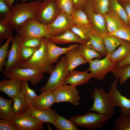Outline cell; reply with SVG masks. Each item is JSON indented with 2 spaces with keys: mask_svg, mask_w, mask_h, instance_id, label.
Wrapping results in <instances>:
<instances>
[{
  "mask_svg": "<svg viewBox=\"0 0 130 130\" xmlns=\"http://www.w3.org/2000/svg\"><path fill=\"white\" fill-rule=\"evenodd\" d=\"M13 37V35L11 36L5 43L0 48V71L3 72V67L5 66L6 58H7L9 51L8 49L9 44Z\"/></svg>",
  "mask_w": 130,
  "mask_h": 130,
  "instance_id": "40",
  "label": "cell"
},
{
  "mask_svg": "<svg viewBox=\"0 0 130 130\" xmlns=\"http://www.w3.org/2000/svg\"><path fill=\"white\" fill-rule=\"evenodd\" d=\"M91 96L94 103L87 111H94L111 118L114 113L115 106L110 94L105 92L103 88L96 87L92 91Z\"/></svg>",
  "mask_w": 130,
  "mask_h": 130,
  "instance_id": "2",
  "label": "cell"
},
{
  "mask_svg": "<svg viewBox=\"0 0 130 130\" xmlns=\"http://www.w3.org/2000/svg\"><path fill=\"white\" fill-rule=\"evenodd\" d=\"M123 5L127 17L128 25L130 27V2L123 3Z\"/></svg>",
  "mask_w": 130,
  "mask_h": 130,
  "instance_id": "48",
  "label": "cell"
},
{
  "mask_svg": "<svg viewBox=\"0 0 130 130\" xmlns=\"http://www.w3.org/2000/svg\"><path fill=\"white\" fill-rule=\"evenodd\" d=\"M14 101L12 108L16 114H19L26 111L28 107L25 96L21 90L12 99Z\"/></svg>",
  "mask_w": 130,
  "mask_h": 130,
  "instance_id": "29",
  "label": "cell"
},
{
  "mask_svg": "<svg viewBox=\"0 0 130 130\" xmlns=\"http://www.w3.org/2000/svg\"><path fill=\"white\" fill-rule=\"evenodd\" d=\"M77 48L81 56L88 63L94 58L101 59L103 57L99 53L86 43L80 44Z\"/></svg>",
  "mask_w": 130,
  "mask_h": 130,
  "instance_id": "30",
  "label": "cell"
},
{
  "mask_svg": "<svg viewBox=\"0 0 130 130\" xmlns=\"http://www.w3.org/2000/svg\"><path fill=\"white\" fill-rule=\"evenodd\" d=\"M27 111L32 116L44 123L53 124L56 118V111L51 108L47 110H41L31 105L28 107Z\"/></svg>",
  "mask_w": 130,
  "mask_h": 130,
  "instance_id": "19",
  "label": "cell"
},
{
  "mask_svg": "<svg viewBox=\"0 0 130 130\" xmlns=\"http://www.w3.org/2000/svg\"><path fill=\"white\" fill-rule=\"evenodd\" d=\"M118 79L113 82L110 85L109 93L110 94L115 106L119 107L121 115L124 116H130V99L123 95L117 88Z\"/></svg>",
  "mask_w": 130,
  "mask_h": 130,
  "instance_id": "15",
  "label": "cell"
},
{
  "mask_svg": "<svg viewBox=\"0 0 130 130\" xmlns=\"http://www.w3.org/2000/svg\"><path fill=\"white\" fill-rule=\"evenodd\" d=\"M49 0H43V1H47Z\"/></svg>",
  "mask_w": 130,
  "mask_h": 130,
  "instance_id": "52",
  "label": "cell"
},
{
  "mask_svg": "<svg viewBox=\"0 0 130 130\" xmlns=\"http://www.w3.org/2000/svg\"><path fill=\"white\" fill-rule=\"evenodd\" d=\"M92 2L93 0H88L83 10L95 32L102 35L107 34L108 31L103 15L94 12Z\"/></svg>",
  "mask_w": 130,
  "mask_h": 130,
  "instance_id": "12",
  "label": "cell"
},
{
  "mask_svg": "<svg viewBox=\"0 0 130 130\" xmlns=\"http://www.w3.org/2000/svg\"><path fill=\"white\" fill-rule=\"evenodd\" d=\"M21 40L17 33L12 39L11 47L3 70L4 75L11 69L19 65L22 63L20 54Z\"/></svg>",
  "mask_w": 130,
  "mask_h": 130,
  "instance_id": "14",
  "label": "cell"
},
{
  "mask_svg": "<svg viewBox=\"0 0 130 130\" xmlns=\"http://www.w3.org/2000/svg\"><path fill=\"white\" fill-rule=\"evenodd\" d=\"M21 80L16 79H4L0 81V91L13 98L21 91Z\"/></svg>",
  "mask_w": 130,
  "mask_h": 130,
  "instance_id": "21",
  "label": "cell"
},
{
  "mask_svg": "<svg viewBox=\"0 0 130 130\" xmlns=\"http://www.w3.org/2000/svg\"><path fill=\"white\" fill-rule=\"evenodd\" d=\"M28 0H21L22 3H24Z\"/></svg>",
  "mask_w": 130,
  "mask_h": 130,
  "instance_id": "51",
  "label": "cell"
},
{
  "mask_svg": "<svg viewBox=\"0 0 130 130\" xmlns=\"http://www.w3.org/2000/svg\"><path fill=\"white\" fill-rule=\"evenodd\" d=\"M14 29L9 22V17L3 18L0 20V39L1 43L3 39L7 40L12 35Z\"/></svg>",
  "mask_w": 130,
  "mask_h": 130,
  "instance_id": "33",
  "label": "cell"
},
{
  "mask_svg": "<svg viewBox=\"0 0 130 130\" xmlns=\"http://www.w3.org/2000/svg\"><path fill=\"white\" fill-rule=\"evenodd\" d=\"M46 45L48 57L50 63L53 65L58 62V59L61 55L65 54L70 50L77 48L79 44H72L66 47H61L57 46L46 38Z\"/></svg>",
  "mask_w": 130,
  "mask_h": 130,
  "instance_id": "16",
  "label": "cell"
},
{
  "mask_svg": "<svg viewBox=\"0 0 130 130\" xmlns=\"http://www.w3.org/2000/svg\"><path fill=\"white\" fill-rule=\"evenodd\" d=\"M55 103L67 102L75 106L79 105L81 98L76 87L71 85L63 84L52 91Z\"/></svg>",
  "mask_w": 130,
  "mask_h": 130,
  "instance_id": "9",
  "label": "cell"
},
{
  "mask_svg": "<svg viewBox=\"0 0 130 130\" xmlns=\"http://www.w3.org/2000/svg\"><path fill=\"white\" fill-rule=\"evenodd\" d=\"M46 38H28L21 39V46L23 47H39Z\"/></svg>",
  "mask_w": 130,
  "mask_h": 130,
  "instance_id": "39",
  "label": "cell"
},
{
  "mask_svg": "<svg viewBox=\"0 0 130 130\" xmlns=\"http://www.w3.org/2000/svg\"><path fill=\"white\" fill-rule=\"evenodd\" d=\"M13 100L6 99L0 96V117L2 119L10 121L16 115L12 104Z\"/></svg>",
  "mask_w": 130,
  "mask_h": 130,
  "instance_id": "26",
  "label": "cell"
},
{
  "mask_svg": "<svg viewBox=\"0 0 130 130\" xmlns=\"http://www.w3.org/2000/svg\"><path fill=\"white\" fill-rule=\"evenodd\" d=\"M109 9L115 12L126 25L129 26L127 17L123 7L118 0H109Z\"/></svg>",
  "mask_w": 130,
  "mask_h": 130,
  "instance_id": "32",
  "label": "cell"
},
{
  "mask_svg": "<svg viewBox=\"0 0 130 130\" xmlns=\"http://www.w3.org/2000/svg\"><path fill=\"white\" fill-rule=\"evenodd\" d=\"M119 1L120 2L123 4L127 2H130V0H119Z\"/></svg>",
  "mask_w": 130,
  "mask_h": 130,
  "instance_id": "50",
  "label": "cell"
},
{
  "mask_svg": "<svg viewBox=\"0 0 130 130\" xmlns=\"http://www.w3.org/2000/svg\"><path fill=\"white\" fill-rule=\"evenodd\" d=\"M8 6L10 8L13 5L15 0H4Z\"/></svg>",
  "mask_w": 130,
  "mask_h": 130,
  "instance_id": "49",
  "label": "cell"
},
{
  "mask_svg": "<svg viewBox=\"0 0 130 130\" xmlns=\"http://www.w3.org/2000/svg\"><path fill=\"white\" fill-rule=\"evenodd\" d=\"M0 130H17L15 126L10 121L0 119Z\"/></svg>",
  "mask_w": 130,
  "mask_h": 130,
  "instance_id": "45",
  "label": "cell"
},
{
  "mask_svg": "<svg viewBox=\"0 0 130 130\" xmlns=\"http://www.w3.org/2000/svg\"><path fill=\"white\" fill-rule=\"evenodd\" d=\"M111 130H130V116L118 117Z\"/></svg>",
  "mask_w": 130,
  "mask_h": 130,
  "instance_id": "37",
  "label": "cell"
},
{
  "mask_svg": "<svg viewBox=\"0 0 130 130\" xmlns=\"http://www.w3.org/2000/svg\"><path fill=\"white\" fill-rule=\"evenodd\" d=\"M68 72L66 67V58L64 56L54 68L46 84L39 90L41 91H52L64 84V79Z\"/></svg>",
  "mask_w": 130,
  "mask_h": 130,
  "instance_id": "6",
  "label": "cell"
},
{
  "mask_svg": "<svg viewBox=\"0 0 130 130\" xmlns=\"http://www.w3.org/2000/svg\"><path fill=\"white\" fill-rule=\"evenodd\" d=\"M12 14V10L4 0H0V17L3 18L10 17Z\"/></svg>",
  "mask_w": 130,
  "mask_h": 130,
  "instance_id": "44",
  "label": "cell"
},
{
  "mask_svg": "<svg viewBox=\"0 0 130 130\" xmlns=\"http://www.w3.org/2000/svg\"><path fill=\"white\" fill-rule=\"evenodd\" d=\"M46 38L28 61L19 65L22 68L33 69L44 73L51 74L54 69V65L50 63L47 54Z\"/></svg>",
  "mask_w": 130,
  "mask_h": 130,
  "instance_id": "3",
  "label": "cell"
},
{
  "mask_svg": "<svg viewBox=\"0 0 130 130\" xmlns=\"http://www.w3.org/2000/svg\"><path fill=\"white\" fill-rule=\"evenodd\" d=\"M116 79L119 80L122 85L130 78V64L118 68H114L111 71Z\"/></svg>",
  "mask_w": 130,
  "mask_h": 130,
  "instance_id": "34",
  "label": "cell"
},
{
  "mask_svg": "<svg viewBox=\"0 0 130 130\" xmlns=\"http://www.w3.org/2000/svg\"><path fill=\"white\" fill-rule=\"evenodd\" d=\"M74 8L83 10L88 0H72Z\"/></svg>",
  "mask_w": 130,
  "mask_h": 130,
  "instance_id": "46",
  "label": "cell"
},
{
  "mask_svg": "<svg viewBox=\"0 0 130 130\" xmlns=\"http://www.w3.org/2000/svg\"><path fill=\"white\" fill-rule=\"evenodd\" d=\"M65 56L66 67L69 71L74 69L81 64L88 63L81 56L77 47L68 51Z\"/></svg>",
  "mask_w": 130,
  "mask_h": 130,
  "instance_id": "22",
  "label": "cell"
},
{
  "mask_svg": "<svg viewBox=\"0 0 130 130\" xmlns=\"http://www.w3.org/2000/svg\"><path fill=\"white\" fill-rule=\"evenodd\" d=\"M28 81H21V90L23 91L25 98L26 104L28 106L32 105L35 98L37 96L34 90L29 88Z\"/></svg>",
  "mask_w": 130,
  "mask_h": 130,
  "instance_id": "36",
  "label": "cell"
},
{
  "mask_svg": "<svg viewBox=\"0 0 130 130\" xmlns=\"http://www.w3.org/2000/svg\"><path fill=\"white\" fill-rule=\"evenodd\" d=\"M103 15L106 22L108 33H112L126 25L114 12L109 10Z\"/></svg>",
  "mask_w": 130,
  "mask_h": 130,
  "instance_id": "23",
  "label": "cell"
},
{
  "mask_svg": "<svg viewBox=\"0 0 130 130\" xmlns=\"http://www.w3.org/2000/svg\"><path fill=\"white\" fill-rule=\"evenodd\" d=\"M17 130H40L44 128V123L33 117L27 111L16 114L9 121Z\"/></svg>",
  "mask_w": 130,
  "mask_h": 130,
  "instance_id": "11",
  "label": "cell"
},
{
  "mask_svg": "<svg viewBox=\"0 0 130 130\" xmlns=\"http://www.w3.org/2000/svg\"><path fill=\"white\" fill-rule=\"evenodd\" d=\"M73 24L71 15L60 12L54 20L47 27L50 35L56 36L70 29Z\"/></svg>",
  "mask_w": 130,
  "mask_h": 130,
  "instance_id": "13",
  "label": "cell"
},
{
  "mask_svg": "<svg viewBox=\"0 0 130 130\" xmlns=\"http://www.w3.org/2000/svg\"><path fill=\"white\" fill-rule=\"evenodd\" d=\"M115 36L130 43V27L125 25L124 26L111 33H108Z\"/></svg>",
  "mask_w": 130,
  "mask_h": 130,
  "instance_id": "42",
  "label": "cell"
},
{
  "mask_svg": "<svg viewBox=\"0 0 130 130\" xmlns=\"http://www.w3.org/2000/svg\"><path fill=\"white\" fill-rule=\"evenodd\" d=\"M55 103L54 98L52 91H42L34 100L32 106L35 108L41 110H48Z\"/></svg>",
  "mask_w": 130,
  "mask_h": 130,
  "instance_id": "20",
  "label": "cell"
},
{
  "mask_svg": "<svg viewBox=\"0 0 130 130\" xmlns=\"http://www.w3.org/2000/svg\"><path fill=\"white\" fill-rule=\"evenodd\" d=\"M130 64V53L124 59L117 62L115 68L121 67L126 65Z\"/></svg>",
  "mask_w": 130,
  "mask_h": 130,
  "instance_id": "47",
  "label": "cell"
},
{
  "mask_svg": "<svg viewBox=\"0 0 130 130\" xmlns=\"http://www.w3.org/2000/svg\"><path fill=\"white\" fill-rule=\"evenodd\" d=\"M129 98L130 99V95L129 96Z\"/></svg>",
  "mask_w": 130,
  "mask_h": 130,
  "instance_id": "53",
  "label": "cell"
},
{
  "mask_svg": "<svg viewBox=\"0 0 130 130\" xmlns=\"http://www.w3.org/2000/svg\"><path fill=\"white\" fill-rule=\"evenodd\" d=\"M84 115L74 116L68 119L77 126L88 130L99 129L103 127L109 118L98 113L87 111Z\"/></svg>",
  "mask_w": 130,
  "mask_h": 130,
  "instance_id": "4",
  "label": "cell"
},
{
  "mask_svg": "<svg viewBox=\"0 0 130 130\" xmlns=\"http://www.w3.org/2000/svg\"><path fill=\"white\" fill-rule=\"evenodd\" d=\"M21 39L47 37L50 35L47 26L41 24L34 19H29L21 26L17 32Z\"/></svg>",
  "mask_w": 130,
  "mask_h": 130,
  "instance_id": "7",
  "label": "cell"
},
{
  "mask_svg": "<svg viewBox=\"0 0 130 130\" xmlns=\"http://www.w3.org/2000/svg\"><path fill=\"white\" fill-rule=\"evenodd\" d=\"M60 12L71 15L74 8L72 0H55Z\"/></svg>",
  "mask_w": 130,
  "mask_h": 130,
  "instance_id": "41",
  "label": "cell"
},
{
  "mask_svg": "<svg viewBox=\"0 0 130 130\" xmlns=\"http://www.w3.org/2000/svg\"><path fill=\"white\" fill-rule=\"evenodd\" d=\"M71 16L74 25H91L86 14L83 10L77 9L74 8Z\"/></svg>",
  "mask_w": 130,
  "mask_h": 130,
  "instance_id": "35",
  "label": "cell"
},
{
  "mask_svg": "<svg viewBox=\"0 0 130 130\" xmlns=\"http://www.w3.org/2000/svg\"><path fill=\"white\" fill-rule=\"evenodd\" d=\"M117 62H111L107 55L102 59L97 58L89 61V66L86 71L90 72L93 78L98 80H102L106 74L115 68Z\"/></svg>",
  "mask_w": 130,
  "mask_h": 130,
  "instance_id": "10",
  "label": "cell"
},
{
  "mask_svg": "<svg viewBox=\"0 0 130 130\" xmlns=\"http://www.w3.org/2000/svg\"><path fill=\"white\" fill-rule=\"evenodd\" d=\"M93 77L88 71H81L73 69L69 71L64 82V84H68L76 87L77 86L88 83Z\"/></svg>",
  "mask_w": 130,
  "mask_h": 130,
  "instance_id": "17",
  "label": "cell"
},
{
  "mask_svg": "<svg viewBox=\"0 0 130 130\" xmlns=\"http://www.w3.org/2000/svg\"><path fill=\"white\" fill-rule=\"evenodd\" d=\"M86 44L93 48L102 56L107 55L102 35L95 32L90 37Z\"/></svg>",
  "mask_w": 130,
  "mask_h": 130,
  "instance_id": "25",
  "label": "cell"
},
{
  "mask_svg": "<svg viewBox=\"0 0 130 130\" xmlns=\"http://www.w3.org/2000/svg\"><path fill=\"white\" fill-rule=\"evenodd\" d=\"M42 1L39 0L17 4L11 7L12 14L9 17L10 23L17 32L21 26L26 21L29 19H34Z\"/></svg>",
  "mask_w": 130,
  "mask_h": 130,
  "instance_id": "1",
  "label": "cell"
},
{
  "mask_svg": "<svg viewBox=\"0 0 130 130\" xmlns=\"http://www.w3.org/2000/svg\"><path fill=\"white\" fill-rule=\"evenodd\" d=\"M102 36L107 55L113 52L124 40L115 36L108 33Z\"/></svg>",
  "mask_w": 130,
  "mask_h": 130,
  "instance_id": "28",
  "label": "cell"
},
{
  "mask_svg": "<svg viewBox=\"0 0 130 130\" xmlns=\"http://www.w3.org/2000/svg\"><path fill=\"white\" fill-rule=\"evenodd\" d=\"M56 118L53 124L59 130H78L77 126L69 119L60 116L57 112Z\"/></svg>",
  "mask_w": 130,
  "mask_h": 130,
  "instance_id": "31",
  "label": "cell"
},
{
  "mask_svg": "<svg viewBox=\"0 0 130 130\" xmlns=\"http://www.w3.org/2000/svg\"><path fill=\"white\" fill-rule=\"evenodd\" d=\"M109 0H93L92 8L94 12L104 15L109 11Z\"/></svg>",
  "mask_w": 130,
  "mask_h": 130,
  "instance_id": "38",
  "label": "cell"
},
{
  "mask_svg": "<svg viewBox=\"0 0 130 130\" xmlns=\"http://www.w3.org/2000/svg\"><path fill=\"white\" fill-rule=\"evenodd\" d=\"M60 12L55 0L42 1L34 19L41 24L48 26L52 22Z\"/></svg>",
  "mask_w": 130,
  "mask_h": 130,
  "instance_id": "8",
  "label": "cell"
},
{
  "mask_svg": "<svg viewBox=\"0 0 130 130\" xmlns=\"http://www.w3.org/2000/svg\"><path fill=\"white\" fill-rule=\"evenodd\" d=\"M46 38L47 39L54 44H58L72 43L83 44L87 42L80 38L70 29L61 34L56 36L50 35Z\"/></svg>",
  "mask_w": 130,
  "mask_h": 130,
  "instance_id": "18",
  "label": "cell"
},
{
  "mask_svg": "<svg viewBox=\"0 0 130 130\" xmlns=\"http://www.w3.org/2000/svg\"><path fill=\"white\" fill-rule=\"evenodd\" d=\"M70 29L81 39L87 42L90 37L95 32L91 25L73 24Z\"/></svg>",
  "mask_w": 130,
  "mask_h": 130,
  "instance_id": "27",
  "label": "cell"
},
{
  "mask_svg": "<svg viewBox=\"0 0 130 130\" xmlns=\"http://www.w3.org/2000/svg\"><path fill=\"white\" fill-rule=\"evenodd\" d=\"M130 53V43L124 40L117 50L107 55L111 62H115L124 59Z\"/></svg>",
  "mask_w": 130,
  "mask_h": 130,
  "instance_id": "24",
  "label": "cell"
},
{
  "mask_svg": "<svg viewBox=\"0 0 130 130\" xmlns=\"http://www.w3.org/2000/svg\"><path fill=\"white\" fill-rule=\"evenodd\" d=\"M39 47H21L20 54L22 63L26 62L28 61Z\"/></svg>",
  "mask_w": 130,
  "mask_h": 130,
  "instance_id": "43",
  "label": "cell"
},
{
  "mask_svg": "<svg viewBox=\"0 0 130 130\" xmlns=\"http://www.w3.org/2000/svg\"><path fill=\"white\" fill-rule=\"evenodd\" d=\"M44 73L32 68H21L19 65L12 68L4 75L8 79L26 80L36 85L44 78Z\"/></svg>",
  "mask_w": 130,
  "mask_h": 130,
  "instance_id": "5",
  "label": "cell"
}]
</instances>
